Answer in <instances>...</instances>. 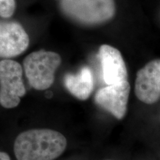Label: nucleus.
<instances>
[{"label": "nucleus", "mask_w": 160, "mask_h": 160, "mask_svg": "<svg viewBox=\"0 0 160 160\" xmlns=\"http://www.w3.org/2000/svg\"><path fill=\"white\" fill-rule=\"evenodd\" d=\"M67 139L51 129H32L17 137L13 151L18 160H53L62 154Z\"/></svg>", "instance_id": "1"}, {"label": "nucleus", "mask_w": 160, "mask_h": 160, "mask_svg": "<svg viewBox=\"0 0 160 160\" xmlns=\"http://www.w3.org/2000/svg\"><path fill=\"white\" fill-rule=\"evenodd\" d=\"M62 13L76 22L97 25L114 17V0H60Z\"/></svg>", "instance_id": "2"}, {"label": "nucleus", "mask_w": 160, "mask_h": 160, "mask_svg": "<svg viewBox=\"0 0 160 160\" xmlns=\"http://www.w3.org/2000/svg\"><path fill=\"white\" fill-rule=\"evenodd\" d=\"M61 63V57L55 52L41 50L30 53L23 61L30 85L37 91L49 88L54 82L55 72Z\"/></svg>", "instance_id": "3"}, {"label": "nucleus", "mask_w": 160, "mask_h": 160, "mask_svg": "<svg viewBox=\"0 0 160 160\" xmlns=\"http://www.w3.org/2000/svg\"><path fill=\"white\" fill-rule=\"evenodd\" d=\"M23 69L14 60L0 61V105L8 109L17 107L26 93Z\"/></svg>", "instance_id": "4"}, {"label": "nucleus", "mask_w": 160, "mask_h": 160, "mask_svg": "<svg viewBox=\"0 0 160 160\" xmlns=\"http://www.w3.org/2000/svg\"><path fill=\"white\" fill-rule=\"evenodd\" d=\"M135 93L145 104L158 101L160 98V59L152 60L137 72Z\"/></svg>", "instance_id": "5"}, {"label": "nucleus", "mask_w": 160, "mask_h": 160, "mask_svg": "<svg viewBox=\"0 0 160 160\" xmlns=\"http://www.w3.org/2000/svg\"><path fill=\"white\" fill-rule=\"evenodd\" d=\"M29 42L28 34L19 22L0 21V57L8 59L22 54Z\"/></svg>", "instance_id": "6"}, {"label": "nucleus", "mask_w": 160, "mask_h": 160, "mask_svg": "<svg viewBox=\"0 0 160 160\" xmlns=\"http://www.w3.org/2000/svg\"><path fill=\"white\" fill-rule=\"evenodd\" d=\"M130 91L131 86L128 81L117 85H108L97 92L95 102L117 119H122L127 112Z\"/></svg>", "instance_id": "7"}, {"label": "nucleus", "mask_w": 160, "mask_h": 160, "mask_svg": "<svg viewBox=\"0 0 160 160\" xmlns=\"http://www.w3.org/2000/svg\"><path fill=\"white\" fill-rule=\"evenodd\" d=\"M99 59L102 77L108 85H117L128 81V71L119 50L109 45H102L99 49Z\"/></svg>", "instance_id": "8"}, {"label": "nucleus", "mask_w": 160, "mask_h": 160, "mask_svg": "<svg viewBox=\"0 0 160 160\" xmlns=\"http://www.w3.org/2000/svg\"><path fill=\"white\" fill-rule=\"evenodd\" d=\"M63 82L66 89L79 100L88 99L94 86L93 73L88 66H84L77 73L65 74Z\"/></svg>", "instance_id": "9"}, {"label": "nucleus", "mask_w": 160, "mask_h": 160, "mask_svg": "<svg viewBox=\"0 0 160 160\" xmlns=\"http://www.w3.org/2000/svg\"><path fill=\"white\" fill-rule=\"evenodd\" d=\"M16 10L15 0H0V17L10 18L13 16Z\"/></svg>", "instance_id": "10"}, {"label": "nucleus", "mask_w": 160, "mask_h": 160, "mask_svg": "<svg viewBox=\"0 0 160 160\" xmlns=\"http://www.w3.org/2000/svg\"><path fill=\"white\" fill-rule=\"evenodd\" d=\"M0 160H11V158L8 153L0 151Z\"/></svg>", "instance_id": "11"}]
</instances>
